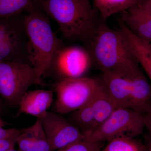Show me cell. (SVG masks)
I'll return each instance as SVG.
<instances>
[{"label":"cell","instance_id":"cell-1","mask_svg":"<svg viewBox=\"0 0 151 151\" xmlns=\"http://www.w3.org/2000/svg\"><path fill=\"white\" fill-rule=\"evenodd\" d=\"M34 4L56 22L63 37L87 45L102 22L90 0H35Z\"/></svg>","mask_w":151,"mask_h":151},{"label":"cell","instance_id":"cell-2","mask_svg":"<svg viewBox=\"0 0 151 151\" xmlns=\"http://www.w3.org/2000/svg\"><path fill=\"white\" fill-rule=\"evenodd\" d=\"M28 60L36 70L39 81L49 73L57 51L64 45L50 25V18L35 4L24 13Z\"/></svg>","mask_w":151,"mask_h":151},{"label":"cell","instance_id":"cell-3","mask_svg":"<svg viewBox=\"0 0 151 151\" xmlns=\"http://www.w3.org/2000/svg\"><path fill=\"white\" fill-rule=\"evenodd\" d=\"M87 48L93 65L102 72L124 70L139 66L127 36L122 29H112L102 22Z\"/></svg>","mask_w":151,"mask_h":151},{"label":"cell","instance_id":"cell-4","mask_svg":"<svg viewBox=\"0 0 151 151\" xmlns=\"http://www.w3.org/2000/svg\"><path fill=\"white\" fill-rule=\"evenodd\" d=\"M101 78L117 108L144 115L151 108V84L139 66L102 72Z\"/></svg>","mask_w":151,"mask_h":151},{"label":"cell","instance_id":"cell-5","mask_svg":"<svg viewBox=\"0 0 151 151\" xmlns=\"http://www.w3.org/2000/svg\"><path fill=\"white\" fill-rule=\"evenodd\" d=\"M35 84L40 83L36 70L29 63L0 62V96L11 106L19 107L23 95Z\"/></svg>","mask_w":151,"mask_h":151},{"label":"cell","instance_id":"cell-6","mask_svg":"<svg viewBox=\"0 0 151 151\" xmlns=\"http://www.w3.org/2000/svg\"><path fill=\"white\" fill-rule=\"evenodd\" d=\"M100 78L81 77L58 80L54 84L55 112L68 114L81 109L92 101Z\"/></svg>","mask_w":151,"mask_h":151},{"label":"cell","instance_id":"cell-7","mask_svg":"<svg viewBox=\"0 0 151 151\" xmlns=\"http://www.w3.org/2000/svg\"><path fill=\"white\" fill-rule=\"evenodd\" d=\"M145 128L142 114L132 109L117 108L84 139L108 142L116 138H136L142 134Z\"/></svg>","mask_w":151,"mask_h":151},{"label":"cell","instance_id":"cell-8","mask_svg":"<svg viewBox=\"0 0 151 151\" xmlns=\"http://www.w3.org/2000/svg\"><path fill=\"white\" fill-rule=\"evenodd\" d=\"M93 65L87 47L64 45L55 55L50 73L54 72L58 80L81 78L85 77Z\"/></svg>","mask_w":151,"mask_h":151},{"label":"cell","instance_id":"cell-9","mask_svg":"<svg viewBox=\"0 0 151 151\" xmlns=\"http://www.w3.org/2000/svg\"><path fill=\"white\" fill-rule=\"evenodd\" d=\"M38 119L53 151L84 139V135L72 122L56 112L47 111Z\"/></svg>","mask_w":151,"mask_h":151},{"label":"cell","instance_id":"cell-10","mask_svg":"<svg viewBox=\"0 0 151 151\" xmlns=\"http://www.w3.org/2000/svg\"><path fill=\"white\" fill-rule=\"evenodd\" d=\"M122 13L119 22L137 37L151 43V0H141Z\"/></svg>","mask_w":151,"mask_h":151},{"label":"cell","instance_id":"cell-11","mask_svg":"<svg viewBox=\"0 0 151 151\" xmlns=\"http://www.w3.org/2000/svg\"><path fill=\"white\" fill-rule=\"evenodd\" d=\"M54 92L53 90L44 89L28 90L20 100L15 118L22 114L40 118L51 106Z\"/></svg>","mask_w":151,"mask_h":151},{"label":"cell","instance_id":"cell-12","mask_svg":"<svg viewBox=\"0 0 151 151\" xmlns=\"http://www.w3.org/2000/svg\"><path fill=\"white\" fill-rule=\"evenodd\" d=\"M91 104L94 115L93 131L117 108L100 78L99 85Z\"/></svg>","mask_w":151,"mask_h":151},{"label":"cell","instance_id":"cell-13","mask_svg":"<svg viewBox=\"0 0 151 151\" xmlns=\"http://www.w3.org/2000/svg\"><path fill=\"white\" fill-rule=\"evenodd\" d=\"M13 60L29 63L27 34L11 38L0 44V62Z\"/></svg>","mask_w":151,"mask_h":151},{"label":"cell","instance_id":"cell-14","mask_svg":"<svg viewBox=\"0 0 151 151\" xmlns=\"http://www.w3.org/2000/svg\"><path fill=\"white\" fill-rule=\"evenodd\" d=\"M119 24L127 36L139 64L151 81V43L137 37L121 22H119Z\"/></svg>","mask_w":151,"mask_h":151},{"label":"cell","instance_id":"cell-15","mask_svg":"<svg viewBox=\"0 0 151 151\" xmlns=\"http://www.w3.org/2000/svg\"><path fill=\"white\" fill-rule=\"evenodd\" d=\"M26 34L24 13L0 17V44L11 38Z\"/></svg>","mask_w":151,"mask_h":151},{"label":"cell","instance_id":"cell-16","mask_svg":"<svg viewBox=\"0 0 151 151\" xmlns=\"http://www.w3.org/2000/svg\"><path fill=\"white\" fill-rule=\"evenodd\" d=\"M141 0H94V6L100 14L101 20L105 22L111 16L122 13Z\"/></svg>","mask_w":151,"mask_h":151},{"label":"cell","instance_id":"cell-17","mask_svg":"<svg viewBox=\"0 0 151 151\" xmlns=\"http://www.w3.org/2000/svg\"><path fill=\"white\" fill-rule=\"evenodd\" d=\"M69 120L80 130L84 138L87 137L94 129V115L91 102L69 113Z\"/></svg>","mask_w":151,"mask_h":151},{"label":"cell","instance_id":"cell-18","mask_svg":"<svg viewBox=\"0 0 151 151\" xmlns=\"http://www.w3.org/2000/svg\"><path fill=\"white\" fill-rule=\"evenodd\" d=\"M100 151H145V147L135 138L121 137L108 142Z\"/></svg>","mask_w":151,"mask_h":151},{"label":"cell","instance_id":"cell-19","mask_svg":"<svg viewBox=\"0 0 151 151\" xmlns=\"http://www.w3.org/2000/svg\"><path fill=\"white\" fill-rule=\"evenodd\" d=\"M35 0H0V17L25 13L34 5Z\"/></svg>","mask_w":151,"mask_h":151},{"label":"cell","instance_id":"cell-20","mask_svg":"<svg viewBox=\"0 0 151 151\" xmlns=\"http://www.w3.org/2000/svg\"><path fill=\"white\" fill-rule=\"evenodd\" d=\"M29 127L33 138L35 151H53L40 120L37 119L35 123Z\"/></svg>","mask_w":151,"mask_h":151},{"label":"cell","instance_id":"cell-21","mask_svg":"<svg viewBox=\"0 0 151 151\" xmlns=\"http://www.w3.org/2000/svg\"><path fill=\"white\" fill-rule=\"evenodd\" d=\"M104 146V142L84 139L55 151H100Z\"/></svg>","mask_w":151,"mask_h":151},{"label":"cell","instance_id":"cell-22","mask_svg":"<svg viewBox=\"0 0 151 151\" xmlns=\"http://www.w3.org/2000/svg\"><path fill=\"white\" fill-rule=\"evenodd\" d=\"M17 145L19 151H35L33 138L29 127L21 129Z\"/></svg>","mask_w":151,"mask_h":151},{"label":"cell","instance_id":"cell-23","mask_svg":"<svg viewBox=\"0 0 151 151\" xmlns=\"http://www.w3.org/2000/svg\"><path fill=\"white\" fill-rule=\"evenodd\" d=\"M20 132L21 129H20L19 132L13 136L0 140V151H6L14 148L17 145L18 137Z\"/></svg>","mask_w":151,"mask_h":151},{"label":"cell","instance_id":"cell-24","mask_svg":"<svg viewBox=\"0 0 151 151\" xmlns=\"http://www.w3.org/2000/svg\"><path fill=\"white\" fill-rule=\"evenodd\" d=\"M20 129L16 128L6 129L5 127H0V140L12 137L19 132Z\"/></svg>","mask_w":151,"mask_h":151},{"label":"cell","instance_id":"cell-25","mask_svg":"<svg viewBox=\"0 0 151 151\" xmlns=\"http://www.w3.org/2000/svg\"><path fill=\"white\" fill-rule=\"evenodd\" d=\"M143 115L145 127L148 131L149 134L151 135V108Z\"/></svg>","mask_w":151,"mask_h":151},{"label":"cell","instance_id":"cell-26","mask_svg":"<svg viewBox=\"0 0 151 151\" xmlns=\"http://www.w3.org/2000/svg\"><path fill=\"white\" fill-rule=\"evenodd\" d=\"M145 151H151V135H145L144 136Z\"/></svg>","mask_w":151,"mask_h":151},{"label":"cell","instance_id":"cell-27","mask_svg":"<svg viewBox=\"0 0 151 151\" xmlns=\"http://www.w3.org/2000/svg\"><path fill=\"white\" fill-rule=\"evenodd\" d=\"M8 125L9 124L7 122H5L0 118V127H5L6 126Z\"/></svg>","mask_w":151,"mask_h":151},{"label":"cell","instance_id":"cell-28","mask_svg":"<svg viewBox=\"0 0 151 151\" xmlns=\"http://www.w3.org/2000/svg\"><path fill=\"white\" fill-rule=\"evenodd\" d=\"M3 108L2 103L1 100L0 99V114H1V113L2 111H3Z\"/></svg>","mask_w":151,"mask_h":151},{"label":"cell","instance_id":"cell-29","mask_svg":"<svg viewBox=\"0 0 151 151\" xmlns=\"http://www.w3.org/2000/svg\"><path fill=\"white\" fill-rule=\"evenodd\" d=\"M6 151H19L18 150H15L14 149L12 148L11 149H9V150H8Z\"/></svg>","mask_w":151,"mask_h":151}]
</instances>
